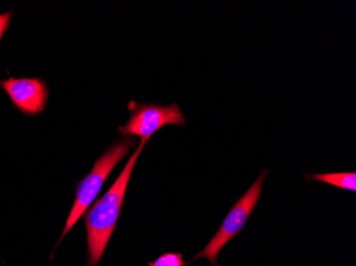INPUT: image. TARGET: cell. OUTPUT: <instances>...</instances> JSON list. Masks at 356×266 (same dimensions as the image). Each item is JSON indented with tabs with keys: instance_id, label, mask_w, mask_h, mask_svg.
<instances>
[{
	"instance_id": "9",
	"label": "cell",
	"mask_w": 356,
	"mask_h": 266,
	"mask_svg": "<svg viewBox=\"0 0 356 266\" xmlns=\"http://www.w3.org/2000/svg\"><path fill=\"white\" fill-rule=\"evenodd\" d=\"M216 266H217V265H216Z\"/></svg>"
},
{
	"instance_id": "3",
	"label": "cell",
	"mask_w": 356,
	"mask_h": 266,
	"mask_svg": "<svg viewBox=\"0 0 356 266\" xmlns=\"http://www.w3.org/2000/svg\"><path fill=\"white\" fill-rule=\"evenodd\" d=\"M267 173V169L261 172V175L250 188L249 191L242 196L235 206L232 208L215 237L210 240L208 245L204 248L203 251H200L193 258V260L205 258V259L209 260L213 265H217V258L220 251H222V248L226 245V243H229L235 235H237L241 231L242 228L245 227L254 208L257 205Z\"/></svg>"
},
{
	"instance_id": "2",
	"label": "cell",
	"mask_w": 356,
	"mask_h": 266,
	"mask_svg": "<svg viewBox=\"0 0 356 266\" xmlns=\"http://www.w3.org/2000/svg\"><path fill=\"white\" fill-rule=\"evenodd\" d=\"M135 144V139L131 137L115 142L99 159L96 160L91 172L83 180L78 182L76 185L75 201L67 216V223L64 226L59 243L71 231L72 228L79 221L80 217L91 207L101 192L108 176L113 171L115 165L128 155Z\"/></svg>"
},
{
	"instance_id": "4",
	"label": "cell",
	"mask_w": 356,
	"mask_h": 266,
	"mask_svg": "<svg viewBox=\"0 0 356 266\" xmlns=\"http://www.w3.org/2000/svg\"><path fill=\"white\" fill-rule=\"evenodd\" d=\"M131 119L125 126L119 128L123 137H140L149 140L158 130L165 125L185 126L186 119L181 108L176 103L170 106L152 105V103H131Z\"/></svg>"
},
{
	"instance_id": "5",
	"label": "cell",
	"mask_w": 356,
	"mask_h": 266,
	"mask_svg": "<svg viewBox=\"0 0 356 266\" xmlns=\"http://www.w3.org/2000/svg\"><path fill=\"white\" fill-rule=\"evenodd\" d=\"M0 87L11 99L13 107L25 115L43 113L47 105V85L41 78H9L0 80Z\"/></svg>"
},
{
	"instance_id": "1",
	"label": "cell",
	"mask_w": 356,
	"mask_h": 266,
	"mask_svg": "<svg viewBox=\"0 0 356 266\" xmlns=\"http://www.w3.org/2000/svg\"><path fill=\"white\" fill-rule=\"evenodd\" d=\"M149 140H141L115 183L94 203L85 213L86 230L88 241V266H96L105 253L106 247L111 239L118 219L121 215L124 198L128 182L133 175L138 159Z\"/></svg>"
},
{
	"instance_id": "6",
	"label": "cell",
	"mask_w": 356,
	"mask_h": 266,
	"mask_svg": "<svg viewBox=\"0 0 356 266\" xmlns=\"http://www.w3.org/2000/svg\"><path fill=\"white\" fill-rule=\"evenodd\" d=\"M309 179L318 180L325 182L327 185H335L341 189L348 191H356V174L355 173H329L313 174L309 176Z\"/></svg>"
},
{
	"instance_id": "7",
	"label": "cell",
	"mask_w": 356,
	"mask_h": 266,
	"mask_svg": "<svg viewBox=\"0 0 356 266\" xmlns=\"http://www.w3.org/2000/svg\"><path fill=\"white\" fill-rule=\"evenodd\" d=\"M149 266H186L181 253H165L156 261L149 263Z\"/></svg>"
},
{
	"instance_id": "8",
	"label": "cell",
	"mask_w": 356,
	"mask_h": 266,
	"mask_svg": "<svg viewBox=\"0 0 356 266\" xmlns=\"http://www.w3.org/2000/svg\"><path fill=\"white\" fill-rule=\"evenodd\" d=\"M12 11L6 12V13L0 14V42L5 35L6 32L9 29L10 24H11Z\"/></svg>"
}]
</instances>
